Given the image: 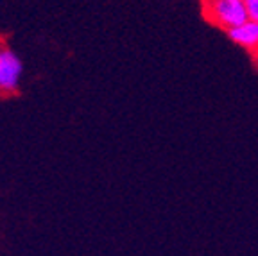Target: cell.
Wrapping results in <instances>:
<instances>
[{
  "label": "cell",
  "instance_id": "obj_1",
  "mask_svg": "<svg viewBox=\"0 0 258 256\" xmlns=\"http://www.w3.org/2000/svg\"><path fill=\"white\" fill-rule=\"evenodd\" d=\"M203 15L226 32L249 20L244 0H203Z\"/></svg>",
  "mask_w": 258,
  "mask_h": 256
},
{
  "label": "cell",
  "instance_id": "obj_2",
  "mask_svg": "<svg viewBox=\"0 0 258 256\" xmlns=\"http://www.w3.org/2000/svg\"><path fill=\"white\" fill-rule=\"evenodd\" d=\"M24 76V65L15 50L0 47V93L13 95L18 92Z\"/></svg>",
  "mask_w": 258,
  "mask_h": 256
},
{
  "label": "cell",
  "instance_id": "obj_3",
  "mask_svg": "<svg viewBox=\"0 0 258 256\" xmlns=\"http://www.w3.org/2000/svg\"><path fill=\"white\" fill-rule=\"evenodd\" d=\"M228 36L235 45L247 50L253 56H258V22L247 20L238 27L228 31Z\"/></svg>",
  "mask_w": 258,
  "mask_h": 256
},
{
  "label": "cell",
  "instance_id": "obj_4",
  "mask_svg": "<svg viewBox=\"0 0 258 256\" xmlns=\"http://www.w3.org/2000/svg\"><path fill=\"white\" fill-rule=\"evenodd\" d=\"M244 4H246L249 20L258 22V0H244Z\"/></svg>",
  "mask_w": 258,
  "mask_h": 256
}]
</instances>
